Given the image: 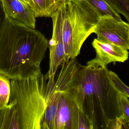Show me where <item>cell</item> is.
Returning <instances> with one entry per match:
<instances>
[{
    "instance_id": "1",
    "label": "cell",
    "mask_w": 129,
    "mask_h": 129,
    "mask_svg": "<svg viewBox=\"0 0 129 129\" xmlns=\"http://www.w3.org/2000/svg\"><path fill=\"white\" fill-rule=\"evenodd\" d=\"M90 122L92 129H113L122 116L120 92L113 85L107 65L96 58L80 64L64 90Z\"/></svg>"
},
{
    "instance_id": "2",
    "label": "cell",
    "mask_w": 129,
    "mask_h": 129,
    "mask_svg": "<svg viewBox=\"0 0 129 129\" xmlns=\"http://www.w3.org/2000/svg\"><path fill=\"white\" fill-rule=\"evenodd\" d=\"M48 42L39 31L7 16L0 33V73L19 79L41 71Z\"/></svg>"
},
{
    "instance_id": "3",
    "label": "cell",
    "mask_w": 129,
    "mask_h": 129,
    "mask_svg": "<svg viewBox=\"0 0 129 129\" xmlns=\"http://www.w3.org/2000/svg\"><path fill=\"white\" fill-rule=\"evenodd\" d=\"M11 80L10 101H14L20 129H41L46 108L47 80L41 71Z\"/></svg>"
},
{
    "instance_id": "4",
    "label": "cell",
    "mask_w": 129,
    "mask_h": 129,
    "mask_svg": "<svg viewBox=\"0 0 129 129\" xmlns=\"http://www.w3.org/2000/svg\"><path fill=\"white\" fill-rule=\"evenodd\" d=\"M101 17L85 0H68L64 4L62 30L66 61L80 54L83 43L94 33Z\"/></svg>"
},
{
    "instance_id": "5",
    "label": "cell",
    "mask_w": 129,
    "mask_h": 129,
    "mask_svg": "<svg viewBox=\"0 0 129 129\" xmlns=\"http://www.w3.org/2000/svg\"><path fill=\"white\" fill-rule=\"evenodd\" d=\"M76 58L65 61L55 78L54 83L47 85L45 93L46 108L41 129H56L55 119L60 98L66 86L73 79L80 65Z\"/></svg>"
},
{
    "instance_id": "6",
    "label": "cell",
    "mask_w": 129,
    "mask_h": 129,
    "mask_svg": "<svg viewBox=\"0 0 129 129\" xmlns=\"http://www.w3.org/2000/svg\"><path fill=\"white\" fill-rule=\"evenodd\" d=\"M64 13V5L52 15L53 31L52 38L48 42L50 50L49 68L45 75L47 85L54 83L56 73L62 64L66 61L63 38V22Z\"/></svg>"
},
{
    "instance_id": "7",
    "label": "cell",
    "mask_w": 129,
    "mask_h": 129,
    "mask_svg": "<svg viewBox=\"0 0 129 129\" xmlns=\"http://www.w3.org/2000/svg\"><path fill=\"white\" fill-rule=\"evenodd\" d=\"M97 39L129 50V23L110 16L101 17L94 30Z\"/></svg>"
},
{
    "instance_id": "8",
    "label": "cell",
    "mask_w": 129,
    "mask_h": 129,
    "mask_svg": "<svg viewBox=\"0 0 129 129\" xmlns=\"http://www.w3.org/2000/svg\"><path fill=\"white\" fill-rule=\"evenodd\" d=\"M80 110L75 101L63 91L55 119L56 129H78Z\"/></svg>"
},
{
    "instance_id": "9",
    "label": "cell",
    "mask_w": 129,
    "mask_h": 129,
    "mask_svg": "<svg viewBox=\"0 0 129 129\" xmlns=\"http://www.w3.org/2000/svg\"><path fill=\"white\" fill-rule=\"evenodd\" d=\"M7 16L35 29L36 17L29 5L20 0H2Z\"/></svg>"
},
{
    "instance_id": "10",
    "label": "cell",
    "mask_w": 129,
    "mask_h": 129,
    "mask_svg": "<svg viewBox=\"0 0 129 129\" xmlns=\"http://www.w3.org/2000/svg\"><path fill=\"white\" fill-rule=\"evenodd\" d=\"M92 46L96 53L95 58L105 65L113 62H123L128 58L127 49L112 43L94 39Z\"/></svg>"
},
{
    "instance_id": "11",
    "label": "cell",
    "mask_w": 129,
    "mask_h": 129,
    "mask_svg": "<svg viewBox=\"0 0 129 129\" xmlns=\"http://www.w3.org/2000/svg\"><path fill=\"white\" fill-rule=\"evenodd\" d=\"M68 0H30L29 6L36 17H51Z\"/></svg>"
},
{
    "instance_id": "12",
    "label": "cell",
    "mask_w": 129,
    "mask_h": 129,
    "mask_svg": "<svg viewBox=\"0 0 129 129\" xmlns=\"http://www.w3.org/2000/svg\"><path fill=\"white\" fill-rule=\"evenodd\" d=\"M15 105L14 101H9L0 110V129H20Z\"/></svg>"
},
{
    "instance_id": "13",
    "label": "cell",
    "mask_w": 129,
    "mask_h": 129,
    "mask_svg": "<svg viewBox=\"0 0 129 129\" xmlns=\"http://www.w3.org/2000/svg\"><path fill=\"white\" fill-rule=\"evenodd\" d=\"M93 7L102 16H110L117 20L122 21L119 14L117 13L107 0H85Z\"/></svg>"
},
{
    "instance_id": "14",
    "label": "cell",
    "mask_w": 129,
    "mask_h": 129,
    "mask_svg": "<svg viewBox=\"0 0 129 129\" xmlns=\"http://www.w3.org/2000/svg\"><path fill=\"white\" fill-rule=\"evenodd\" d=\"M11 91L10 79L0 73V110L9 104Z\"/></svg>"
},
{
    "instance_id": "15",
    "label": "cell",
    "mask_w": 129,
    "mask_h": 129,
    "mask_svg": "<svg viewBox=\"0 0 129 129\" xmlns=\"http://www.w3.org/2000/svg\"><path fill=\"white\" fill-rule=\"evenodd\" d=\"M119 14L123 15L129 23V0H107Z\"/></svg>"
},
{
    "instance_id": "16",
    "label": "cell",
    "mask_w": 129,
    "mask_h": 129,
    "mask_svg": "<svg viewBox=\"0 0 129 129\" xmlns=\"http://www.w3.org/2000/svg\"><path fill=\"white\" fill-rule=\"evenodd\" d=\"M119 101L122 112L121 116L123 126L125 128H129V100L128 97L120 93Z\"/></svg>"
},
{
    "instance_id": "17",
    "label": "cell",
    "mask_w": 129,
    "mask_h": 129,
    "mask_svg": "<svg viewBox=\"0 0 129 129\" xmlns=\"http://www.w3.org/2000/svg\"><path fill=\"white\" fill-rule=\"evenodd\" d=\"M110 75L113 85L120 93L123 94L129 97V87L123 82L118 75L114 72L110 70Z\"/></svg>"
},
{
    "instance_id": "18",
    "label": "cell",
    "mask_w": 129,
    "mask_h": 129,
    "mask_svg": "<svg viewBox=\"0 0 129 129\" xmlns=\"http://www.w3.org/2000/svg\"><path fill=\"white\" fill-rule=\"evenodd\" d=\"M92 129L91 123L85 114L80 110L78 118V129Z\"/></svg>"
},
{
    "instance_id": "19",
    "label": "cell",
    "mask_w": 129,
    "mask_h": 129,
    "mask_svg": "<svg viewBox=\"0 0 129 129\" xmlns=\"http://www.w3.org/2000/svg\"><path fill=\"white\" fill-rule=\"evenodd\" d=\"M7 18V15L2 0H0V33L4 27Z\"/></svg>"
},
{
    "instance_id": "20",
    "label": "cell",
    "mask_w": 129,
    "mask_h": 129,
    "mask_svg": "<svg viewBox=\"0 0 129 129\" xmlns=\"http://www.w3.org/2000/svg\"><path fill=\"white\" fill-rule=\"evenodd\" d=\"M20 1L22 2H23V3H25V4L29 5V3H30V0H20Z\"/></svg>"
}]
</instances>
